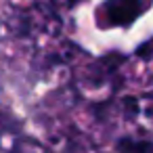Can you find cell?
Returning a JSON list of instances; mask_svg holds the SVG:
<instances>
[{"label": "cell", "instance_id": "6da1fadb", "mask_svg": "<svg viewBox=\"0 0 153 153\" xmlns=\"http://www.w3.org/2000/svg\"><path fill=\"white\" fill-rule=\"evenodd\" d=\"M105 13L111 25H128L138 17L140 2L138 0H111L105 7Z\"/></svg>", "mask_w": 153, "mask_h": 153}, {"label": "cell", "instance_id": "7a4b0ae2", "mask_svg": "<svg viewBox=\"0 0 153 153\" xmlns=\"http://www.w3.org/2000/svg\"><path fill=\"white\" fill-rule=\"evenodd\" d=\"M120 153H153V143L149 140H134V138H122L117 143Z\"/></svg>", "mask_w": 153, "mask_h": 153}]
</instances>
